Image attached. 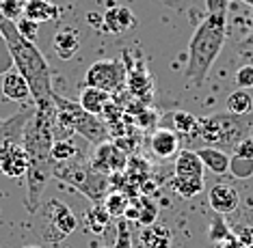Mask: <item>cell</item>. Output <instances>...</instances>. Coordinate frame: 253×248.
<instances>
[{
	"instance_id": "1",
	"label": "cell",
	"mask_w": 253,
	"mask_h": 248,
	"mask_svg": "<svg viewBox=\"0 0 253 248\" xmlns=\"http://www.w3.org/2000/svg\"><path fill=\"white\" fill-rule=\"evenodd\" d=\"M54 119L56 106H35L31 119H28L22 145L28 155V171H26V210L37 214L42 207L43 192L54 171L52 160V142H54Z\"/></svg>"
},
{
	"instance_id": "2",
	"label": "cell",
	"mask_w": 253,
	"mask_h": 248,
	"mask_svg": "<svg viewBox=\"0 0 253 248\" xmlns=\"http://www.w3.org/2000/svg\"><path fill=\"white\" fill-rule=\"evenodd\" d=\"M0 37L7 45L13 67L24 76L28 86H31L33 104L35 106L54 104L56 93L52 89V71H50L48 61L42 54V50L37 48V43L22 37L15 22L7 20V17H0Z\"/></svg>"
},
{
	"instance_id": "3",
	"label": "cell",
	"mask_w": 253,
	"mask_h": 248,
	"mask_svg": "<svg viewBox=\"0 0 253 248\" xmlns=\"http://www.w3.org/2000/svg\"><path fill=\"white\" fill-rule=\"evenodd\" d=\"M227 39V11L208 13L199 22L197 31L193 33L188 43L184 80L188 86H201L208 78L212 65L221 54Z\"/></svg>"
},
{
	"instance_id": "4",
	"label": "cell",
	"mask_w": 253,
	"mask_h": 248,
	"mask_svg": "<svg viewBox=\"0 0 253 248\" xmlns=\"http://www.w3.org/2000/svg\"><path fill=\"white\" fill-rule=\"evenodd\" d=\"M56 106V119H54V138H70V136H83L91 145H100L108 141L106 121L97 114L87 112L78 102L65 100L61 95H54Z\"/></svg>"
},
{
	"instance_id": "5",
	"label": "cell",
	"mask_w": 253,
	"mask_h": 248,
	"mask_svg": "<svg viewBox=\"0 0 253 248\" xmlns=\"http://www.w3.org/2000/svg\"><path fill=\"white\" fill-rule=\"evenodd\" d=\"M253 119L249 114L238 117V114L225 112V114H210V117L199 119V134L197 138L210 142V145L221 147H236L243 138L251 134Z\"/></svg>"
},
{
	"instance_id": "6",
	"label": "cell",
	"mask_w": 253,
	"mask_h": 248,
	"mask_svg": "<svg viewBox=\"0 0 253 248\" xmlns=\"http://www.w3.org/2000/svg\"><path fill=\"white\" fill-rule=\"evenodd\" d=\"M43 229L42 235L50 244H61L63 240H67L70 235L78 229V218L74 216V212L65 203H61L59 199H50L43 207Z\"/></svg>"
},
{
	"instance_id": "7",
	"label": "cell",
	"mask_w": 253,
	"mask_h": 248,
	"mask_svg": "<svg viewBox=\"0 0 253 248\" xmlns=\"http://www.w3.org/2000/svg\"><path fill=\"white\" fill-rule=\"evenodd\" d=\"M126 80H128V71H126V65L119 59L95 61L84 73V84L106 91L113 97L124 93Z\"/></svg>"
},
{
	"instance_id": "8",
	"label": "cell",
	"mask_w": 253,
	"mask_h": 248,
	"mask_svg": "<svg viewBox=\"0 0 253 248\" xmlns=\"http://www.w3.org/2000/svg\"><path fill=\"white\" fill-rule=\"evenodd\" d=\"M89 162L95 171L104 173V175H117V173L128 171L130 158H128V151H124L117 142L104 141V142H100V145H95Z\"/></svg>"
},
{
	"instance_id": "9",
	"label": "cell",
	"mask_w": 253,
	"mask_h": 248,
	"mask_svg": "<svg viewBox=\"0 0 253 248\" xmlns=\"http://www.w3.org/2000/svg\"><path fill=\"white\" fill-rule=\"evenodd\" d=\"M28 171V155L20 141L0 142V173L11 179H20Z\"/></svg>"
},
{
	"instance_id": "10",
	"label": "cell",
	"mask_w": 253,
	"mask_h": 248,
	"mask_svg": "<svg viewBox=\"0 0 253 248\" xmlns=\"http://www.w3.org/2000/svg\"><path fill=\"white\" fill-rule=\"evenodd\" d=\"M124 61H126V71H128V80H126L128 91L134 97H139L143 104L152 102L154 86H152V78H149V73L145 71V67H143V63H139V65H132L128 52H124Z\"/></svg>"
},
{
	"instance_id": "11",
	"label": "cell",
	"mask_w": 253,
	"mask_h": 248,
	"mask_svg": "<svg viewBox=\"0 0 253 248\" xmlns=\"http://www.w3.org/2000/svg\"><path fill=\"white\" fill-rule=\"evenodd\" d=\"M0 93L7 97L9 102H18V104H24V106L33 104L31 86H28V82L18 69H9V71H4L0 76Z\"/></svg>"
},
{
	"instance_id": "12",
	"label": "cell",
	"mask_w": 253,
	"mask_h": 248,
	"mask_svg": "<svg viewBox=\"0 0 253 248\" xmlns=\"http://www.w3.org/2000/svg\"><path fill=\"white\" fill-rule=\"evenodd\" d=\"M149 149L160 160L175 158L180 153V134L171 128H156L149 134Z\"/></svg>"
},
{
	"instance_id": "13",
	"label": "cell",
	"mask_w": 253,
	"mask_h": 248,
	"mask_svg": "<svg viewBox=\"0 0 253 248\" xmlns=\"http://www.w3.org/2000/svg\"><path fill=\"white\" fill-rule=\"evenodd\" d=\"M126 220H134L141 227H149L158 220V205L154 203L145 194H136L134 199H130V205L126 210Z\"/></svg>"
},
{
	"instance_id": "14",
	"label": "cell",
	"mask_w": 253,
	"mask_h": 248,
	"mask_svg": "<svg viewBox=\"0 0 253 248\" xmlns=\"http://www.w3.org/2000/svg\"><path fill=\"white\" fill-rule=\"evenodd\" d=\"M134 26H136V17L128 7H124V4H115V7H111L102 15V28H104L108 35H122Z\"/></svg>"
},
{
	"instance_id": "15",
	"label": "cell",
	"mask_w": 253,
	"mask_h": 248,
	"mask_svg": "<svg viewBox=\"0 0 253 248\" xmlns=\"http://www.w3.org/2000/svg\"><path fill=\"white\" fill-rule=\"evenodd\" d=\"M208 203L214 210V214H232L238 210L240 197L229 183H216L208 192Z\"/></svg>"
},
{
	"instance_id": "16",
	"label": "cell",
	"mask_w": 253,
	"mask_h": 248,
	"mask_svg": "<svg viewBox=\"0 0 253 248\" xmlns=\"http://www.w3.org/2000/svg\"><path fill=\"white\" fill-rule=\"evenodd\" d=\"M22 15L28 20L43 24V22H52L61 15L59 4H54L52 0H24V7H22Z\"/></svg>"
},
{
	"instance_id": "17",
	"label": "cell",
	"mask_w": 253,
	"mask_h": 248,
	"mask_svg": "<svg viewBox=\"0 0 253 248\" xmlns=\"http://www.w3.org/2000/svg\"><path fill=\"white\" fill-rule=\"evenodd\" d=\"M111 102H113V95L106 93V91H102V89H95V86H84V89L80 91V97H78L80 106L91 114H97V117L104 114L106 106Z\"/></svg>"
},
{
	"instance_id": "18",
	"label": "cell",
	"mask_w": 253,
	"mask_h": 248,
	"mask_svg": "<svg viewBox=\"0 0 253 248\" xmlns=\"http://www.w3.org/2000/svg\"><path fill=\"white\" fill-rule=\"evenodd\" d=\"M111 220H113V216L108 214L104 203H95V205H91L89 210L84 212L83 224H84V229H87L91 235H104L106 229L111 227Z\"/></svg>"
},
{
	"instance_id": "19",
	"label": "cell",
	"mask_w": 253,
	"mask_h": 248,
	"mask_svg": "<svg viewBox=\"0 0 253 248\" xmlns=\"http://www.w3.org/2000/svg\"><path fill=\"white\" fill-rule=\"evenodd\" d=\"M52 48L59 59H63V61L74 59L80 50V39H78L76 31H72V28H61L52 39Z\"/></svg>"
},
{
	"instance_id": "20",
	"label": "cell",
	"mask_w": 253,
	"mask_h": 248,
	"mask_svg": "<svg viewBox=\"0 0 253 248\" xmlns=\"http://www.w3.org/2000/svg\"><path fill=\"white\" fill-rule=\"evenodd\" d=\"M139 242L141 248H171V231L163 224L154 222L141 229Z\"/></svg>"
},
{
	"instance_id": "21",
	"label": "cell",
	"mask_w": 253,
	"mask_h": 248,
	"mask_svg": "<svg viewBox=\"0 0 253 248\" xmlns=\"http://www.w3.org/2000/svg\"><path fill=\"white\" fill-rule=\"evenodd\" d=\"M169 188L182 199H195L204 190V177L199 175H173L169 179Z\"/></svg>"
},
{
	"instance_id": "22",
	"label": "cell",
	"mask_w": 253,
	"mask_h": 248,
	"mask_svg": "<svg viewBox=\"0 0 253 248\" xmlns=\"http://www.w3.org/2000/svg\"><path fill=\"white\" fill-rule=\"evenodd\" d=\"M206 166L201 162L199 153L193 149H180L175 155V175H199L204 177Z\"/></svg>"
},
{
	"instance_id": "23",
	"label": "cell",
	"mask_w": 253,
	"mask_h": 248,
	"mask_svg": "<svg viewBox=\"0 0 253 248\" xmlns=\"http://www.w3.org/2000/svg\"><path fill=\"white\" fill-rule=\"evenodd\" d=\"M199 158L204 166L208 169L210 173H214V175H223V173H229V155L223 151V149H216V147H204L199 149Z\"/></svg>"
},
{
	"instance_id": "24",
	"label": "cell",
	"mask_w": 253,
	"mask_h": 248,
	"mask_svg": "<svg viewBox=\"0 0 253 248\" xmlns=\"http://www.w3.org/2000/svg\"><path fill=\"white\" fill-rule=\"evenodd\" d=\"M169 119H171V130H175L180 136L195 138L199 134V119L195 114L186 110H173L169 112Z\"/></svg>"
},
{
	"instance_id": "25",
	"label": "cell",
	"mask_w": 253,
	"mask_h": 248,
	"mask_svg": "<svg viewBox=\"0 0 253 248\" xmlns=\"http://www.w3.org/2000/svg\"><path fill=\"white\" fill-rule=\"evenodd\" d=\"M128 205H130V194L124 192V190H111L104 199V207L113 218H124Z\"/></svg>"
},
{
	"instance_id": "26",
	"label": "cell",
	"mask_w": 253,
	"mask_h": 248,
	"mask_svg": "<svg viewBox=\"0 0 253 248\" xmlns=\"http://www.w3.org/2000/svg\"><path fill=\"white\" fill-rule=\"evenodd\" d=\"M251 110H253V100H251V95L247 93V89H236L234 93L227 97V112L245 117V114H251Z\"/></svg>"
},
{
	"instance_id": "27",
	"label": "cell",
	"mask_w": 253,
	"mask_h": 248,
	"mask_svg": "<svg viewBox=\"0 0 253 248\" xmlns=\"http://www.w3.org/2000/svg\"><path fill=\"white\" fill-rule=\"evenodd\" d=\"M80 155L78 145L74 142V136L70 138H54L52 142V160L54 162H65V160H72Z\"/></svg>"
},
{
	"instance_id": "28",
	"label": "cell",
	"mask_w": 253,
	"mask_h": 248,
	"mask_svg": "<svg viewBox=\"0 0 253 248\" xmlns=\"http://www.w3.org/2000/svg\"><path fill=\"white\" fill-rule=\"evenodd\" d=\"M117 242H115V248H141V242L139 240H132V227H130V220L126 218H117Z\"/></svg>"
},
{
	"instance_id": "29",
	"label": "cell",
	"mask_w": 253,
	"mask_h": 248,
	"mask_svg": "<svg viewBox=\"0 0 253 248\" xmlns=\"http://www.w3.org/2000/svg\"><path fill=\"white\" fill-rule=\"evenodd\" d=\"M229 173L238 179H249L253 177V158H240V155H234L229 160Z\"/></svg>"
},
{
	"instance_id": "30",
	"label": "cell",
	"mask_w": 253,
	"mask_h": 248,
	"mask_svg": "<svg viewBox=\"0 0 253 248\" xmlns=\"http://www.w3.org/2000/svg\"><path fill=\"white\" fill-rule=\"evenodd\" d=\"M208 235L212 242H225L232 238V231H229L227 222L223 220V214H216L214 218H212L210 222V229H208Z\"/></svg>"
},
{
	"instance_id": "31",
	"label": "cell",
	"mask_w": 253,
	"mask_h": 248,
	"mask_svg": "<svg viewBox=\"0 0 253 248\" xmlns=\"http://www.w3.org/2000/svg\"><path fill=\"white\" fill-rule=\"evenodd\" d=\"M236 56L243 65H253V26H251V33L236 45Z\"/></svg>"
},
{
	"instance_id": "32",
	"label": "cell",
	"mask_w": 253,
	"mask_h": 248,
	"mask_svg": "<svg viewBox=\"0 0 253 248\" xmlns=\"http://www.w3.org/2000/svg\"><path fill=\"white\" fill-rule=\"evenodd\" d=\"M22 7H24V0H0V17L15 22L18 15H22Z\"/></svg>"
},
{
	"instance_id": "33",
	"label": "cell",
	"mask_w": 253,
	"mask_h": 248,
	"mask_svg": "<svg viewBox=\"0 0 253 248\" xmlns=\"http://www.w3.org/2000/svg\"><path fill=\"white\" fill-rule=\"evenodd\" d=\"M15 26H18L22 37H26L28 41H37V28H39L37 22H33V20H28V17L22 15L20 20H15Z\"/></svg>"
},
{
	"instance_id": "34",
	"label": "cell",
	"mask_w": 253,
	"mask_h": 248,
	"mask_svg": "<svg viewBox=\"0 0 253 248\" xmlns=\"http://www.w3.org/2000/svg\"><path fill=\"white\" fill-rule=\"evenodd\" d=\"M238 89H253V65H240L234 76Z\"/></svg>"
},
{
	"instance_id": "35",
	"label": "cell",
	"mask_w": 253,
	"mask_h": 248,
	"mask_svg": "<svg viewBox=\"0 0 253 248\" xmlns=\"http://www.w3.org/2000/svg\"><path fill=\"white\" fill-rule=\"evenodd\" d=\"M234 155H240V158H253V134L243 138L240 142H236Z\"/></svg>"
},
{
	"instance_id": "36",
	"label": "cell",
	"mask_w": 253,
	"mask_h": 248,
	"mask_svg": "<svg viewBox=\"0 0 253 248\" xmlns=\"http://www.w3.org/2000/svg\"><path fill=\"white\" fill-rule=\"evenodd\" d=\"M227 0H206V9L208 13H216V11H227Z\"/></svg>"
},
{
	"instance_id": "37",
	"label": "cell",
	"mask_w": 253,
	"mask_h": 248,
	"mask_svg": "<svg viewBox=\"0 0 253 248\" xmlns=\"http://www.w3.org/2000/svg\"><path fill=\"white\" fill-rule=\"evenodd\" d=\"M238 242L243 246H253V229H240L238 231Z\"/></svg>"
},
{
	"instance_id": "38",
	"label": "cell",
	"mask_w": 253,
	"mask_h": 248,
	"mask_svg": "<svg viewBox=\"0 0 253 248\" xmlns=\"http://www.w3.org/2000/svg\"><path fill=\"white\" fill-rule=\"evenodd\" d=\"M245 4H249V7H253V0H243Z\"/></svg>"
},
{
	"instance_id": "39",
	"label": "cell",
	"mask_w": 253,
	"mask_h": 248,
	"mask_svg": "<svg viewBox=\"0 0 253 248\" xmlns=\"http://www.w3.org/2000/svg\"><path fill=\"white\" fill-rule=\"evenodd\" d=\"M24 248H42V246H35V244H28V246H24Z\"/></svg>"
},
{
	"instance_id": "40",
	"label": "cell",
	"mask_w": 253,
	"mask_h": 248,
	"mask_svg": "<svg viewBox=\"0 0 253 248\" xmlns=\"http://www.w3.org/2000/svg\"><path fill=\"white\" fill-rule=\"evenodd\" d=\"M102 248H115V246H102Z\"/></svg>"
},
{
	"instance_id": "41",
	"label": "cell",
	"mask_w": 253,
	"mask_h": 248,
	"mask_svg": "<svg viewBox=\"0 0 253 248\" xmlns=\"http://www.w3.org/2000/svg\"><path fill=\"white\" fill-rule=\"evenodd\" d=\"M251 134H253V128H251Z\"/></svg>"
},
{
	"instance_id": "42",
	"label": "cell",
	"mask_w": 253,
	"mask_h": 248,
	"mask_svg": "<svg viewBox=\"0 0 253 248\" xmlns=\"http://www.w3.org/2000/svg\"><path fill=\"white\" fill-rule=\"evenodd\" d=\"M0 41H2V37H0Z\"/></svg>"
},
{
	"instance_id": "43",
	"label": "cell",
	"mask_w": 253,
	"mask_h": 248,
	"mask_svg": "<svg viewBox=\"0 0 253 248\" xmlns=\"http://www.w3.org/2000/svg\"><path fill=\"white\" fill-rule=\"evenodd\" d=\"M70 2H74V0H70Z\"/></svg>"
},
{
	"instance_id": "44",
	"label": "cell",
	"mask_w": 253,
	"mask_h": 248,
	"mask_svg": "<svg viewBox=\"0 0 253 248\" xmlns=\"http://www.w3.org/2000/svg\"><path fill=\"white\" fill-rule=\"evenodd\" d=\"M227 2H229V0H227Z\"/></svg>"
}]
</instances>
